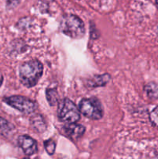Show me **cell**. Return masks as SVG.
I'll return each instance as SVG.
<instances>
[{
  "mask_svg": "<svg viewBox=\"0 0 158 159\" xmlns=\"http://www.w3.org/2000/svg\"><path fill=\"white\" fill-rule=\"evenodd\" d=\"M57 116L61 122L66 124H74L81 119L79 109L69 99H62L58 104Z\"/></svg>",
  "mask_w": 158,
  "mask_h": 159,
  "instance_id": "3",
  "label": "cell"
},
{
  "mask_svg": "<svg viewBox=\"0 0 158 159\" xmlns=\"http://www.w3.org/2000/svg\"><path fill=\"white\" fill-rule=\"evenodd\" d=\"M4 102L24 114H30L37 108V104L34 101L22 96H12L6 97L4 99Z\"/></svg>",
  "mask_w": 158,
  "mask_h": 159,
  "instance_id": "5",
  "label": "cell"
},
{
  "mask_svg": "<svg viewBox=\"0 0 158 159\" xmlns=\"http://www.w3.org/2000/svg\"><path fill=\"white\" fill-rule=\"evenodd\" d=\"M29 20H27L26 18L22 19L19 21V23H17V27L20 30H25L26 29V27L29 26Z\"/></svg>",
  "mask_w": 158,
  "mask_h": 159,
  "instance_id": "17",
  "label": "cell"
},
{
  "mask_svg": "<svg viewBox=\"0 0 158 159\" xmlns=\"http://www.w3.org/2000/svg\"><path fill=\"white\" fill-rule=\"evenodd\" d=\"M14 129V126L2 117H0V131L3 134H8Z\"/></svg>",
  "mask_w": 158,
  "mask_h": 159,
  "instance_id": "12",
  "label": "cell"
},
{
  "mask_svg": "<svg viewBox=\"0 0 158 159\" xmlns=\"http://www.w3.org/2000/svg\"><path fill=\"white\" fill-rule=\"evenodd\" d=\"M44 148L46 152H47L48 155H53L55 152L56 149V142L52 139H48L44 141Z\"/></svg>",
  "mask_w": 158,
  "mask_h": 159,
  "instance_id": "13",
  "label": "cell"
},
{
  "mask_svg": "<svg viewBox=\"0 0 158 159\" xmlns=\"http://www.w3.org/2000/svg\"><path fill=\"white\" fill-rule=\"evenodd\" d=\"M150 120L153 125L158 127V106L151 111L150 114Z\"/></svg>",
  "mask_w": 158,
  "mask_h": 159,
  "instance_id": "15",
  "label": "cell"
},
{
  "mask_svg": "<svg viewBox=\"0 0 158 159\" xmlns=\"http://www.w3.org/2000/svg\"><path fill=\"white\" fill-rule=\"evenodd\" d=\"M60 30L73 39L82 38L85 34L84 22L74 14H67L62 17L60 23Z\"/></svg>",
  "mask_w": 158,
  "mask_h": 159,
  "instance_id": "2",
  "label": "cell"
},
{
  "mask_svg": "<svg viewBox=\"0 0 158 159\" xmlns=\"http://www.w3.org/2000/svg\"><path fill=\"white\" fill-rule=\"evenodd\" d=\"M110 79H111V76L108 73L94 75L87 81V85L90 88L103 87L108 83Z\"/></svg>",
  "mask_w": 158,
  "mask_h": 159,
  "instance_id": "8",
  "label": "cell"
},
{
  "mask_svg": "<svg viewBox=\"0 0 158 159\" xmlns=\"http://www.w3.org/2000/svg\"><path fill=\"white\" fill-rule=\"evenodd\" d=\"M18 145L21 148L22 150L27 156H31L34 155L38 151L37 142L28 135H21L17 140Z\"/></svg>",
  "mask_w": 158,
  "mask_h": 159,
  "instance_id": "6",
  "label": "cell"
},
{
  "mask_svg": "<svg viewBox=\"0 0 158 159\" xmlns=\"http://www.w3.org/2000/svg\"><path fill=\"white\" fill-rule=\"evenodd\" d=\"M22 0H6V8L8 9H12L16 7Z\"/></svg>",
  "mask_w": 158,
  "mask_h": 159,
  "instance_id": "18",
  "label": "cell"
},
{
  "mask_svg": "<svg viewBox=\"0 0 158 159\" xmlns=\"http://www.w3.org/2000/svg\"><path fill=\"white\" fill-rule=\"evenodd\" d=\"M155 3H156V6L157 7V9H158V0H156Z\"/></svg>",
  "mask_w": 158,
  "mask_h": 159,
  "instance_id": "20",
  "label": "cell"
},
{
  "mask_svg": "<svg viewBox=\"0 0 158 159\" xmlns=\"http://www.w3.org/2000/svg\"><path fill=\"white\" fill-rule=\"evenodd\" d=\"M2 82H3V76H2V74L1 73V71H0V87H1V85H2Z\"/></svg>",
  "mask_w": 158,
  "mask_h": 159,
  "instance_id": "19",
  "label": "cell"
},
{
  "mask_svg": "<svg viewBox=\"0 0 158 159\" xmlns=\"http://www.w3.org/2000/svg\"><path fill=\"white\" fill-rule=\"evenodd\" d=\"M43 66L38 60H31L22 64L19 69L21 83L27 88L35 86L41 78Z\"/></svg>",
  "mask_w": 158,
  "mask_h": 159,
  "instance_id": "1",
  "label": "cell"
},
{
  "mask_svg": "<svg viewBox=\"0 0 158 159\" xmlns=\"http://www.w3.org/2000/svg\"><path fill=\"white\" fill-rule=\"evenodd\" d=\"M46 97L51 107L57 105L59 102V96L56 89H46Z\"/></svg>",
  "mask_w": 158,
  "mask_h": 159,
  "instance_id": "11",
  "label": "cell"
},
{
  "mask_svg": "<svg viewBox=\"0 0 158 159\" xmlns=\"http://www.w3.org/2000/svg\"><path fill=\"white\" fill-rule=\"evenodd\" d=\"M12 51L17 52V54L19 53H23L26 50V47H23V48H20V46L24 44V41L20 40H15V41L12 42Z\"/></svg>",
  "mask_w": 158,
  "mask_h": 159,
  "instance_id": "14",
  "label": "cell"
},
{
  "mask_svg": "<svg viewBox=\"0 0 158 159\" xmlns=\"http://www.w3.org/2000/svg\"><path fill=\"white\" fill-rule=\"evenodd\" d=\"M63 130L68 138L73 141H76L83 136L85 132V127L76 123L66 124L63 127Z\"/></svg>",
  "mask_w": 158,
  "mask_h": 159,
  "instance_id": "7",
  "label": "cell"
},
{
  "mask_svg": "<svg viewBox=\"0 0 158 159\" xmlns=\"http://www.w3.org/2000/svg\"><path fill=\"white\" fill-rule=\"evenodd\" d=\"M23 159H29V158H23Z\"/></svg>",
  "mask_w": 158,
  "mask_h": 159,
  "instance_id": "21",
  "label": "cell"
},
{
  "mask_svg": "<svg viewBox=\"0 0 158 159\" xmlns=\"http://www.w3.org/2000/svg\"><path fill=\"white\" fill-rule=\"evenodd\" d=\"M90 35H91V38L92 39H97L99 37V32L92 22H90Z\"/></svg>",
  "mask_w": 158,
  "mask_h": 159,
  "instance_id": "16",
  "label": "cell"
},
{
  "mask_svg": "<svg viewBox=\"0 0 158 159\" xmlns=\"http://www.w3.org/2000/svg\"><path fill=\"white\" fill-rule=\"evenodd\" d=\"M144 91L150 99H158V85L154 82H150L144 86Z\"/></svg>",
  "mask_w": 158,
  "mask_h": 159,
  "instance_id": "10",
  "label": "cell"
},
{
  "mask_svg": "<svg viewBox=\"0 0 158 159\" xmlns=\"http://www.w3.org/2000/svg\"><path fill=\"white\" fill-rule=\"evenodd\" d=\"M29 123L32 128L38 133H43L46 130V127H47L43 116L39 113L31 116L29 119Z\"/></svg>",
  "mask_w": 158,
  "mask_h": 159,
  "instance_id": "9",
  "label": "cell"
},
{
  "mask_svg": "<svg viewBox=\"0 0 158 159\" xmlns=\"http://www.w3.org/2000/svg\"><path fill=\"white\" fill-rule=\"evenodd\" d=\"M78 109L84 116L89 119L99 120L103 116V107L100 101L95 97L81 99L79 102Z\"/></svg>",
  "mask_w": 158,
  "mask_h": 159,
  "instance_id": "4",
  "label": "cell"
}]
</instances>
